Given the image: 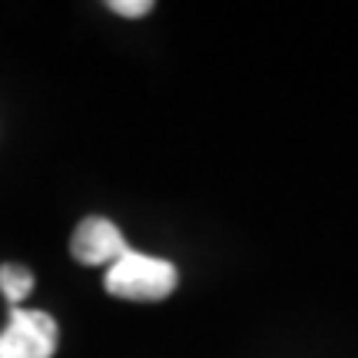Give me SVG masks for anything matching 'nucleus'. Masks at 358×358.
Returning a JSON list of instances; mask_svg holds the SVG:
<instances>
[{
    "instance_id": "f257e3e1",
    "label": "nucleus",
    "mask_w": 358,
    "mask_h": 358,
    "mask_svg": "<svg viewBox=\"0 0 358 358\" xmlns=\"http://www.w3.org/2000/svg\"><path fill=\"white\" fill-rule=\"evenodd\" d=\"M179 272L173 262L156 256H140L129 249L106 268V292L127 302H163L173 295Z\"/></svg>"
},
{
    "instance_id": "f03ea898",
    "label": "nucleus",
    "mask_w": 358,
    "mask_h": 358,
    "mask_svg": "<svg viewBox=\"0 0 358 358\" xmlns=\"http://www.w3.org/2000/svg\"><path fill=\"white\" fill-rule=\"evenodd\" d=\"M57 322L47 312L10 306V322L0 332V358H53Z\"/></svg>"
},
{
    "instance_id": "7ed1b4c3",
    "label": "nucleus",
    "mask_w": 358,
    "mask_h": 358,
    "mask_svg": "<svg viewBox=\"0 0 358 358\" xmlns=\"http://www.w3.org/2000/svg\"><path fill=\"white\" fill-rule=\"evenodd\" d=\"M70 252L80 266H113L116 259H123L129 252L123 232L116 229L110 219L87 216L77 226L73 239H70Z\"/></svg>"
},
{
    "instance_id": "20e7f679",
    "label": "nucleus",
    "mask_w": 358,
    "mask_h": 358,
    "mask_svg": "<svg viewBox=\"0 0 358 358\" xmlns=\"http://www.w3.org/2000/svg\"><path fill=\"white\" fill-rule=\"evenodd\" d=\"M30 289H34V272L27 266H13V262L0 266V292L7 295L10 306H20L30 295Z\"/></svg>"
},
{
    "instance_id": "39448f33",
    "label": "nucleus",
    "mask_w": 358,
    "mask_h": 358,
    "mask_svg": "<svg viewBox=\"0 0 358 358\" xmlns=\"http://www.w3.org/2000/svg\"><path fill=\"white\" fill-rule=\"evenodd\" d=\"M106 7L113 13H120V17H146V13L153 10L150 0H110Z\"/></svg>"
}]
</instances>
